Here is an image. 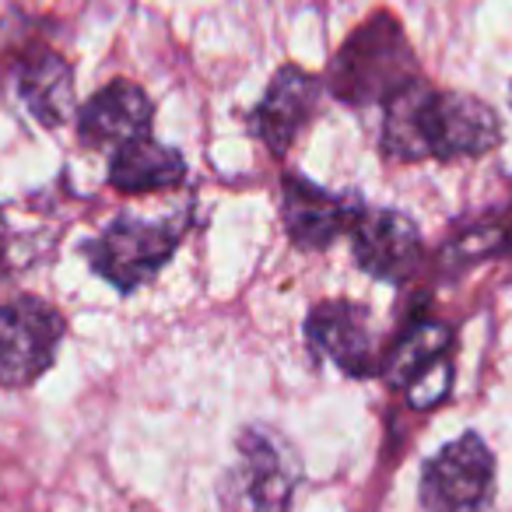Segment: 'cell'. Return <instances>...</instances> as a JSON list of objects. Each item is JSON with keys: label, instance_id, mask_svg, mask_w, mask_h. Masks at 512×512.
<instances>
[{"label": "cell", "instance_id": "cell-12", "mask_svg": "<svg viewBox=\"0 0 512 512\" xmlns=\"http://www.w3.org/2000/svg\"><path fill=\"white\" fill-rule=\"evenodd\" d=\"M151 99L134 81L102 85L78 113V137L85 148H120L151 130Z\"/></svg>", "mask_w": 512, "mask_h": 512}, {"label": "cell", "instance_id": "cell-1", "mask_svg": "<svg viewBox=\"0 0 512 512\" xmlns=\"http://www.w3.org/2000/svg\"><path fill=\"white\" fill-rule=\"evenodd\" d=\"M383 106V151L393 162H460L502 141V120L488 102L439 92L421 78Z\"/></svg>", "mask_w": 512, "mask_h": 512}, {"label": "cell", "instance_id": "cell-4", "mask_svg": "<svg viewBox=\"0 0 512 512\" xmlns=\"http://www.w3.org/2000/svg\"><path fill=\"white\" fill-rule=\"evenodd\" d=\"M186 235V221L162 218V221H144V218H116L102 228L95 239L85 242V256L92 271L102 281L116 288V292L130 295L141 285H148L158 271L172 260Z\"/></svg>", "mask_w": 512, "mask_h": 512}, {"label": "cell", "instance_id": "cell-11", "mask_svg": "<svg viewBox=\"0 0 512 512\" xmlns=\"http://www.w3.org/2000/svg\"><path fill=\"white\" fill-rule=\"evenodd\" d=\"M320 95L323 81L316 74L285 64L271 78L264 99L256 102V109L249 113V130L260 137V144H267L271 155H285L295 144V137L306 130V123L313 120Z\"/></svg>", "mask_w": 512, "mask_h": 512}, {"label": "cell", "instance_id": "cell-14", "mask_svg": "<svg viewBox=\"0 0 512 512\" xmlns=\"http://www.w3.org/2000/svg\"><path fill=\"white\" fill-rule=\"evenodd\" d=\"M18 95L43 127H60L74 113V71L60 53L39 50L18 71Z\"/></svg>", "mask_w": 512, "mask_h": 512}, {"label": "cell", "instance_id": "cell-2", "mask_svg": "<svg viewBox=\"0 0 512 512\" xmlns=\"http://www.w3.org/2000/svg\"><path fill=\"white\" fill-rule=\"evenodd\" d=\"M411 81H418V64L400 22L390 15H372L341 46L330 64L327 85L348 106H372L393 99Z\"/></svg>", "mask_w": 512, "mask_h": 512}, {"label": "cell", "instance_id": "cell-13", "mask_svg": "<svg viewBox=\"0 0 512 512\" xmlns=\"http://www.w3.org/2000/svg\"><path fill=\"white\" fill-rule=\"evenodd\" d=\"M186 179V158L155 137H134L120 144L109 158V186L127 197L134 193H162Z\"/></svg>", "mask_w": 512, "mask_h": 512}, {"label": "cell", "instance_id": "cell-6", "mask_svg": "<svg viewBox=\"0 0 512 512\" xmlns=\"http://www.w3.org/2000/svg\"><path fill=\"white\" fill-rule=\"evenodd\" d=\"M64 337V316L39 295H18L0 306V386L25 390L53 369Z\"/></svg>", "mask_w": 512, "mask_h": 512}, {"label": "cell", "instance_id": "cell-15", "mask_svg": "<svg viewBox=\"0 0 512 512\" xmlns=\"http://www.w3.org/2000/svg\"><path fill=\"white\" fill-rule=\"evenodd\" d=\"M4 246H8V232H4V214H0V264H4Z\"/></svg>", "mask_w": 512, "mask_h": 512}, {"label": "cell", "instance_id": "cell-10", "mask_svg": "<svg viewBox=\"0 0 512 512\" xmlns=\"http://www.w3.org/2000/svg\"><path fill=\"white\" fill-rule=\"evenodd\" d=\"M358 211L362 204L355 197L327 190L299 172L281 176V221L295 249H306V253L330 249L341 235H348Z\"/></svg>", "mask_w": 512, "mask_h": 512}, {"label": "cell", "instance_id": "cell-7", "mask_svg": "<svg viewBox=\"0 0 512 512\" xmlns=\"http://www.w3.org/2000/svg\"><path fill=\"white\" fill-rule=\"evenodd\" d=\"M495 495V456L481 435L446 442L421 467L425 512H484Z\"/></svg>", "mask_w": 512, "mask_h": 512}, {"label": "cell", "instance_id": "cell-3", "mask_svg": "<svg viewBox=\"0 0 512 512\" xmlns=\"http://www.w3.org/2000/svg\"><path fill=\"white\" fill-rule=\"evenodd\" d=\"M302 481L295 446L271 425H246L235 435V460L221 474L225 512H292Z\"/></svg>", "mask_w": 512, "mask_h": 512}, {"label": "cell", "instance_id": "cell-9", "mask_svg": "<svg viewBox=\"0 0 512 512\" xmlns=\"http://www.w3.org/2000/svg\"><path fill=\"white\" fill-rule=\"evenodd\" d=\"M355 260L369 278L404 285L421 267V232L407 214L393 207H365L348 228Z\"/></svg>", "mask_w": 512, "mask_h": 512}, {"label": "cell", "instance_id": "cell-5", "mask_svg": "<svg viewBox=\"0 0 512 512\" xmlns=\"http://www.w3.org/2000/svg\"><path fill=\"white\" fill-rule=\"evenodd\" d=\"M383 376L418 411L439 407L453 390V330L432 316H418L383 358Z\"/></svg>", "mask_w": 512, "mask_h": 512}, {"label": "cell", "instance_id": "cell-8", "mask_svg": "<svg viewBox=\"0 0 512 512\" xmlns=\"http://www.w3.org/2000/svg\"><path fill=\"white\" fill-rule=\"evenodd\" d=\"M306 344L316 358H330L341 372L369 379L383 372L372 313L351 299H327L306 316Z\"/></svg>", "mask_w": 512, "mask_h": 512}]
</instances>
